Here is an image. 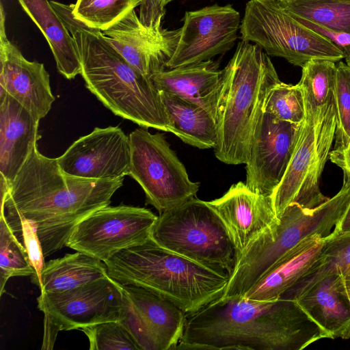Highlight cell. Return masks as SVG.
<instances>
[{
  "mask_svg": "<svg viewBox=\"0 0 350 350\" xmlns=\"http://www.w3.org/2000/svg\"><path fill=\"white\" fill-rule=\"evenodd\" d=\"M296 18L304 25L326 36L332 41L342 51L346 64L350 66V33L332 30L303 18Z\"/></svg>",
  "mask_w": 350,
  "mask_h": 350,
  "instance_id": "obj_35",
  "label": "cell"
},
{
  "mask_svg": "<svg viewBox=\"0 0 350 350\" xmlns=\"http://www.w3.org/2000/svg\"><path fill=\"white\" fill-rule=\"evenodd\" d=\"M123 293L120 322L140 350H174L187 314L168 300L143 288L120 284Z\"/></svg>",
  "mask_w": 350,
  "mask_h": 350,
  "instance_id": "obj_12",
  "label": "cell"
},
{
  "mask_svg": "<svg viewBox=\"0 0 350 350\" xmlns=\"http://www.w3.org/2000/svg\"><path fill=\"white\" fill-rule=\"evenodd\" d=\"M338 226L340 233L350 231V204Z\"/></svg>",
  "mask_w": 350,
  "mask_h": 350,
  "instance_id": "obj_38",
  "label": "cell"
},
{
  "mask_svg": "<svg viewBox=\"0 0 350 350\" xmlns=\"http://www.w3.org/2000/svg\"><path fill=\"white\" fill-rule=\"evenodd\" d=\"M40 29L53 53L59 72L67 79L81 75V64L74 39L48 0H18Z\"/></svg>",
  "mask_w": 350,
  "mask_h": 350,
  "instance_id": "obj_23",
  "label": "cell"
},
{
  "mask_svg": "<svg viewBox=\"0 0 350 350\" xmlns=\"http://www.w3.org/2000/svg\"><path fill=\"white\" fill-rule=\"evenodd\" d=\"M323 338L295 300L219 297L187 316L176 349L301 350Z\"/></svg>",
  "mask_w": 350,
  "mask_h": 350,
  "instance_id": "obj_2",
  "label": "cell"
},
{
  "mask_svg": "<svg viewBox=\"0 0 350 350\" xmlns=\"http://www.w3.org/2000/svg\"><path fill=\"white\" fill-rule=\"evenodd\" d=\"M295 18L350 33V0H278Z\"/></svg>",
  "mask_w": 350,
  "mask_h": 350,
  "instance_id": "obj_27",
  "label": "cell"
},
{
  "mask_svg": "<svg viewBox=\"0 0 350 350\" xmlns=\"http://www.w3.org/2000/svg\"><path fill=\"white\" fill-rule=\"evenodd\" d=\"M33 273L28 254L3 215H0V294L10 278Z\"/></svg>",
  "mask_w": 350,
  "mask_h": 350,
  "instance_id": "obj_30",
  "label": "cell"
},
{
  "mask_svg": "<svg viewBox=\"0 0 350 350\" xmlns=\"http://www.w3.org/2000/svg\"><path fill=\"white\" fill-rule=\"evenodd\" d=\"M240 26L239 12L230 4L185 12L176 48L166 68L207 61L226 53L234 46Z\"/></svg>",
  "mask_w": 350,
  "mask_h": 350,
  "instance_id": "obj_13",
  "label": "cell"
},
{
  "mask_svg": "<svg viewBox=\"0 0 350 350\" xmlns=\"http://www.w3.org/2000/svg\"><path fill=\"white\" fill-rule=\"evenodd\" d=\"M11 229L25 247L33 269L31 282L38 287L45 265L44 256L35 224L24 218L7 221Z\"/></svg>",
  "mask_w": 350,
  "mask_h": 350,
  "instance_id": "obj_34",
  "label": "cell"
},
{
  "mask_svg": "<svg viewBox=\"0 0 350 350\" xmlns=\"http://www.w3.org/2000/svg\"><path fill=\"white\" fill-rule=\"evenodd\" d=\"M122 300L120 284L108 275L61 293H41L37 302L44 316L42 349H52L59 331L120 321Z\"/></svg>",
  "mask_w": 350,
  "mask_h": 350,
  "instance_id": "obj_10",
  "label": "cell"
},
{
  "mask_svg": "<svg viewBox=\"0 0 350 350\" xmlns=\"http://www.w3.org/2000/svg\"><path fill=\"white\" fill-rule=\"evenodd\" d=\"M143 0H77L72 12L90 28L105 31L118 23Z\"/></svg>",
  "mask_w": 350,
  "mask_h": 350,
  "instance_id": "obj_29",
  "label": "cell"
},
{
  "mask_svg": "<svg viewBox=\"0 0 350 350\" xmlns=\"http://www.w3.org/2000/svg\"><path fill=\"white\" fill-rule=\"evenodd\" d=\"M107 275L105 262L78 252L45 262L41 273V293H61Z\"/></svg>",
  "mask_w": 350,
  "mask_h": 350,
  "instance_id": "obj_25",
  "label": "cell"
},
{
  "mask_svg": "<svg viewBox=\"0 0 350 350\" xmlns=\"http://www.w3.org/2000/svg\"><path fill=\"white\" fill-rule=\"evenodd\" d=\"M221 75L211 59L152 73L150 78L160 92L174 94L206 109L213 116Z\"/></svg>",
  "mask_w": 350,
  "mask_h": 350,
  "instance_id": "obj_22",
  "label": "cell"
},
{
  "mask_svg": "<svg viewBox=\"0 0 350 350\" xmlns=\"http://www.w3.org/2000/svg\"><path fill=\"white\" fill-rule=\"evenodd\" d=\"M295 301L327 338H350V303L342 292L340 274L318 282Z\"/></svg>",
  "mask_w": 350,
  "mask_h": 350,
  "instance_id": "obj_21",
  "label": "cell"
},
{
  "mask_svg": "<svg viewBox=\"0 0 350 350\" xmlns=\"http://www.w3.org/2000/svg\"><path fill=\"white\" fill-rule=\"evenodd\" d=\"M172 133L200 149L214 148L217 131L213 116L204 107L174 94L160 92Z\"/></svg>",
  "mask_w": 350,
  "mask_h": 350,
  "instance_id": "obj_24",
  "label": "cell"
},
{
  "mask_svg": "<svg viewBox=\"0 0 350 350\" xmlns=\"http://www.w3.org/2000/svg\"><path fill=\"white\" fill-rule=\"evenodd\" d=\"M5 21V14L1 4L0 96L8 94L40 121L49 112L55 100L51 92L49 74L43 64L25 59L8 40Z\"/></svg>",
  "mask_w": 350,
  "mask_h": 350,
  "instance_id": "obj_17",
  "label": "cell"
},
{
  "mask_svg": "<svg viewBox=\"0 0 350 350\" xmlns=\"http://www.w3.org/2000/svg\"><path fill=\"white\" fill-rule=\"evenodd\" d=\"M330 161L350 174V142L342 150H333L329 152Z\"/></svg>",
  "mask_w": 350,
  "mask_h": 350,
  "instance_id": "obj_36",
  "label": "cell"
},
{
  "mask_svg": "<svg viewBox=\"0 0 350 350\" xmlns=\"http://www.w3.org/2000/svg\"><path fill=\"white\" fill-rule=\"evenodd\" d=\"M68 174L91 179H116L129 175V137L119 126L96 127L73 142L57 158Z\"/></svg>",
  "mask_w": 350,
  "mask_h": 350,
  "instance_id": "obj_15",
  "label": "cell"
},
{
  "mask_svg": "<svg viewBox=\"0 0 350 350\" xmlns=\"http://www.w3.org/2000/svg\"><path fill=\"white\" fill-rule=\"evenodd\" d=\"M302 68L299 82L306 111L315 113L334 95L336 65L327 59H312Z\"/></svg>",
  "mask_w": 350,
  "mask_h": 350,
  "instance_id": "obj_28",
  "label": "cell"
},
{
  "mask_svg": "<svg viewBox=\"0 0 350 350\" xmlns=\"http://www.w3.org/2000/svg\"><path fill=\"white\" fill-rule=\"evenodd\" d=\"M74 39L86 88L113 114L143 128L172 133L161 93L105 39L72 14V5L51 1Z\"/></svg>",
  "mask_w": 350,
  "mask_h": 350,
  "instance_id": "obj_3",
  "label": "cell"
},
{
  "mask_svg": "<svg viewBox=\"0 0 350 350\" xmlns=\"http://www.w3.org/2000/svg\"><path fill=\"white\" fill-rule=\"evenodd\" d=\"M157 217L145 208L108 205L81 221L66 246L105 262L119 251L149 238Z\"/></svg>",
  "mask_w": 350,
  "mask_h": 350,
  "instance_id": "obj_11",
  "label": "cell"
},
{
  "mask_svg": "<svg viewBox=\"0 0 350 350\" xmlns=\"http://www.w3.org/2000/svg\"><path fill=\"white\" fill-rule=\"evenodd\" d=\"M90 350H140L132 336L120 321H107L85 327Z\"/></svg>",
  "mask_w": 350,
  "mask_h": 350,
  "instance_id": "obj_33",
  "label": "cell"
},
{
  "mask_svg": "<svg viewBox=\"0 0 350 350\" xmlns=\"http://www.w3.org/2000/svg\"><path fill=\"white\" fill-rule=\"evenodd\" d=\"M335 227L327 237L310 236L288 250L244 295L256 301L280 298L315 265L327 241L338 230Z\"/></svg>",
  "mask_w": 350,
  "mask_h": 350,
  "instance_id": "obj_20",
  "label": "cell"
},
{
  "mask_svg": "<svg viewBox=\"0 0 350 350\" xmlns=\"http://www.w3.org/2000/svg\"><path fill=\"white\" fill-rule=\"evenodd\" d=\"M150 237L159 245L229 275L235 249L228 231L207 202L192 198L160 213Z\"/></svg>",
  "mask_w": 350,
  "mask_h": 350,
  "instance_id": "obj_6",
  "label": "cell"
},
{
  "mask_svg": "<svg viewBox=\"0 0 350 350\" xmlns=\"http://www.w3.org/2000/svg\"><path fill=\"white\" fill-rule=\"evenodd\" d=\"M336 126L334 95L315 113L306 112L286 172L271 196L278 218L292 203L312 209L328 199L321 191L319 181Z\"/></svg>",
  "mask_w": 350,
  "mask_h": 350,
  "instance_id": "obj_8",
  "label": "cell"
},
{
  "mask_svg": "<svg viewBox=\"0 0 350 350\" xmlns=\"http://www.w3.org/2000/svg\"><path fill=\"white\" fill-rule=\"evenodd\" d=\"M301 126L262 112L245 163V183L250 190L266 196L273 194L289 164Z\"/></svg>",
  "mask_w": 350,
  "mask_h": 350,
  "instance_id": "obj_14",
  "label": "cell"
},
{
  "mask_svg": "<svg viewBox=\"0 0 350 350\" xmlns=\"http://www.w3.org/2000/svg\"><path fill=\"white\" fill-rule=\"evenodd\" d=\"M281 81L269 55L257 44L241 40L221 70L213 118L220 161L245 164L256 124L271 90Z\"/></svg>",
  "mask_w": 350,
  "mask_h": 350,
  "instance_id": "obj_4",
  "label": "cell"
},
{
  "mask_svg": "<svg viewBox=\"0 0 350 350\" xmlns=\"http://www.w3.org/2000/svg\"><path fill=\"white\" fill-rule=\"evenodd\" d=\"M118 283L143 288L187 315L221 297L230 275L168 250L150 237L104 262Z\"/></svg>",
  "mask_w": 350,
  "mask_h": 350,
  "instance_id": "obj_5",
  "label": "cell"
},
{
  "mask_svg": "<svg viewBox=\"0 0 350 350\" xmlns=\"http://www.w3.org/2000/svg\"><path fill=\"white\" fill-rule=\"evenodd\" d=\"M334 102L336 122L334 150H342L350 142V66L342 62L336 65Z\"/></svg>",
  "mask_w": 350,
  "mask_h": 350,
  "instance_id": "obj_32",
  "label": "cell"
},
{
  "mask_svg": "<svg viewBox=\"0 0 350 350\" xmlns=\"http://www.w3.org/2000/svg\"><path fill=\"white\" fill-rule=\"evenodd\" d=\"M129 137V176L142 188L146 204L161 213L196 197L200 183L190 180L164 135L152 134L142 127L132 131Z\"/></svg>",
  "mask_w": 350,
  "mask_h": 350,
  "instance_id": "obj_9",
  "label": "cell"
},
{
  "mask_svg": "<svg viewBox=\"0 0 350 350\" xmlns=\"http://www.w3.org/2000/svg\"><path fill=\"white\" fill-rule=\"evenodd\" d=\"M102 33L131 65L150 77L166 68L176 48L180 28L164 29L161 22L146 25L133 10Z\"/></svg>",
  "mask_w": 350,
  "mask_h": 350,
  "instance_id": "obj_16",
  "label": "cell"
},
{
  "mask_svg": "<svg viewBox=\"0 0 350 350\" xmlns=\"http://www.w3.org/2000/svg\"><path fill=\"white\" fill-rule=\"evenodd\" d=\"M39 122L8 94L0 96V180L8 186L41 137Z\"/></svg>",
  "mask_w": 350,
  "mask_h": 350,
  "instance_id": "obj_19",
  "label": "cell"
},
{
  "mask_svg": "<svg viewBox=\"0 0 350 350\" xmlns=\"http://www.w3.org/2000/svg\"><path fill=\"white\" fill-rule=\"evenodd\" d=\"M342 283V292L350 303V270L340 274Z\"/></svg>",
  "mask_w": 350,
  "mask_h": 350,
  "instance_id": "obj_37",
  "label": "cell"
},
{
  "mask_svg": "<svg viewBox=\"0 0 350 350\" xmlns=\"http://www.w3.org/2000/svg\"><path fill=\"white\" fill-rule=\"evenodd\" d=\"M350 270V231L339 230L327 242L311 269L281 297L297 300L323 279Z\"/></svg>",
  "mask_w": 350,
  "mask_h": 350,
  "instance_id": "obj_26",
  "label": "cell"
},
{
  "mask_svg": "<svg viewBox=\"0 0 350 350\" xmlns=\"http://www.w3.org/2000/svg\"><path fill=\"white\" fill-rule=\"evenodd\" d=\"M124 178L91 179L64 172L57 158L42 154L38 144L1 202L7 221L24 218L37 229L44 257L66 246L77 224L110 204Z\"/></svg>",
  "mask_w": 350,
  "mask_h": 350,
  "instance_id": "obj_1",
  "label": "cell"
},
{
  "mask_svg": "<svg viewBox=\"0 0 350 350\" xmlns=\"http://www.w3.org/2000/svg\"><path fill=\"white\" fill-rule=\"evenodd\" d=\"M262 111L281 120L302 123L306 117V108L301 87L299 83L291 85L280 81L269 93Z\"/></svg>",
  "mask_w": 350,
  "mask_h": 350,
  "instance_id": "obj_31",
  "label": "cell"
},
{
  "mask_svg": "<svg viewBox=\"0 0 350 350\" xmlns=\"http://www.w3.org/2000/svg\"><path fill=\"white\" fill-rule=\"evenodd\" d=\"M206 202L228 231L234 246L235 258L279 219L271 196L258 194L241 181L233 184L221 197Z\"/></svg>",
  "mask_w": 350,
  "mask_h": 350,
  "instance_id": "obj_18",
  "label": "cell"
},
{
  "mask_svg": "<svg viewBox=\"0 0 350 350\" xmlns=\"http://www.w3.org/2000/svg\"><path fill=\"white\" fill-rule=\"evenodd\" d=\"M241 40L259 46L269 56L303 67L312 59L334 62L342 51L328 38L304 25L278 0H249L241 23Z\"/></svg>",
  "mask_w": 350,
  "mask_h": 350,
  "instance_id": "obj_7",
  "label": "cell"
}]
</instances>
